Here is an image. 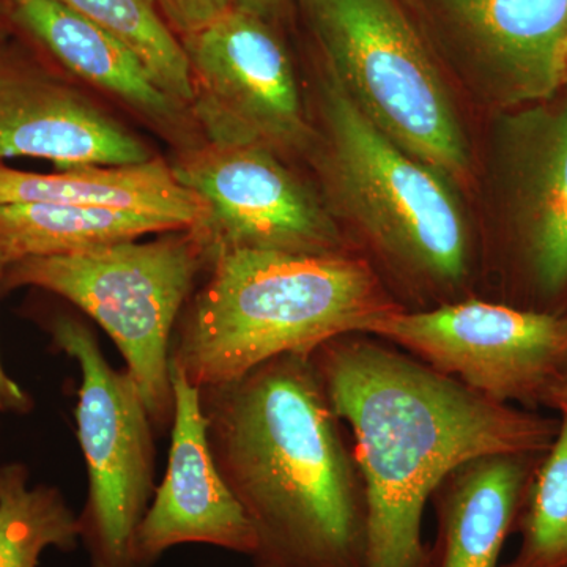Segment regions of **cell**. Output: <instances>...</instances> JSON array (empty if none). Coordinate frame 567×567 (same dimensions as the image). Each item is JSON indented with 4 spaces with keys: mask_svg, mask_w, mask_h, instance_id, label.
<instances>
[{
    "mask_svg": "<svg viewBox=\"0 0 567 567\" xmlns=\"http://www.w3.org/2000/svg\"><path fill=\"white\" fill-rule=\"evenodd\" d=\"M311 358L363 480L364 567H427L440 483L470 458L546 454L558 435L559 417L491 401L377 336H338Z\"/></svg>",
    "mask_w": 567,
    "mask_h": 567,
    "instance_id": "6da1fadb",
    "label": "cell"
},
{
    "mask_svg": "<svg viewBox=\"0 0 567 567\" xmlns=\"http://www.w3.org/2000/svg\"><path fill=\"white\" fill-rule=\"evenodd\" d=\"M200 405L213 458L256 535L252 567H364L363 480L311 354L203 388Z\"/></svg>",
    "mask_w": 567,
    "mask_h": 567,
    "instance_id": "7a4b0ae2",
    "label": "cell"
},
{
    "mask_svg": "<svg viewBox=\"0 0 567 567\" xmlns=\"http://www.w3.org/2000/svg\"><path fill=\"white\" fill-rule=\"evenodd\" d=\"M317 111L309 155L324 204L360 238L394 300L423 311L475 298V235L456 186L383 136L323 71Z\"/></svg>",
    "mask_w": 567,
    "mask_h": 567,
    "instance_id": "3957f363",
    "label": "cell"
},
{
    "mask_svg": "<svg viewBox=\"0 0 567 567\" xmlns=\"http://www.w3.org/2000/svg\"><path fill=\"white\" fill-rule=\"evenodd\" d=\"M175 324L171 364L192 385L218 386L330 339L365 333L402 308L358 252L219 251Z\"/></svg>",
    "mask_w": 567,
    "mask_h": 567,
    "instance_id": "277c9868",
    "label": "cell"
},
{
    "mask_svg": "<svg viewBox=\"0 0 567 567\" xmlns=\"http://www.w3.org/2000/svg\"><path fill=\"white\" fill-rule=\"evenodd\" d=\"M322 71L364 118L454 186L472 151L445 70L401 0H297Z\"/></svg>",
    "mask_w": 567,
    "mask_h": 567,
    "instance_id": "5b68a950",
    "label": "cell"
},
{
    "mask_svg": "<svg viewBox=\"0 0 567 567\" xmlns=\"http://www.w3.org/2000/svg\"><path fill=\"white\" fill-rule=\"evenodd\" d=\"M212 259L210 241L197 226L148 241L21 260L0 271V289L47 290L95 320L121 350L156 431H166L174 421L175 324Z\"/></svg>",
    "mask_w": 567,
    "mask_h": 567,
    "instance_id": "8992f818",
    "label": "cell"
},
{
    "mask_svg": "<svg viewBox=\"0 0 567 567\" xmlns=\"http://www.w3.org/2000/svg\"><path fill=\"white\" fill-rule=\"evenodd\" d=\"M47 328L81 369L76 424L89 488L78 522L89 565L137 567L134 536L156 491L155 425L132 374L111 368L84 320L58 312Z\"/></svg>",
    "mask_w": 567,
    "mask_h": 567,
    "instance_id": "52a82bcc",
    "label": "cell"
},
{
    "mask_svg": "<svg viewBox=\"0 0 567 567\" xmlns=\"http://www.w3.org/2000/svg\"><path fill=\"white\" fill-rule=\"evenodd\" d=\"M421 363L498 404L547 406L567 374V312L481 298L399 311L369 324Z\"/></svg>",
    "mask_w": 567,
    "mask_h": 567,
    "instance_id": "ba28073f",
    "label": "cell"
},
{
    "mask_svg": "<svg viewBox=\"0 0 567 567\" xmlns=\"http://www.w3.org/2000/svg\"><path fill=\"white\" fill-rule=\"evenodd\" d=\"M181 43L204 141L309 155L316 126L286 47L262 14L237 6Z\"/></svg>",
    "mask_w": 567,
    "mask_h": 567,
    "instance_id": "9c48e42d",
    "label": "cell"
},
{
    "mask_svg": "<svg viewBox=\"0 0 567 567\" xmlns=\"http://www.w3.org/2000/svg\"><path fill=\"white\" fill-rule=\"evenodd\" d=\"M503 257L536 311L567 297V82L539 102L499 111L492 155Z\"/></svg>",
    "mask_w": 567,
    "mask_h": 567,
    "instance_id": "30bf717a",
    "label": "cell"
},
{
    "mask_svg": "<svg viewBox=\"0 0 567 567\" xmlns=\"http://www.w3.org/2000/svg\"><path fill=\"white\" fill-rule=\"evenodd\" d=\"M443 70L496 112L565 84L567 0H401Z\"/></svg>",
    "mask_w": 567,
    "mask_h": 567,
    "instance_id": "8fae6325",
    "label": "cell"
},
{
    "mask_svg": "<svg viewBox=\"0 0 567 567\" xmlns=\"http://www.w3.org/2000/svg\"><path fill=\"white\" fill-rule=\"evenodd\" d=\"M171 167L207 204L200 227L213 256L234 249L357 252L322 197L271 148L203 140L183 148Z\"/></svg>",
    "mask_w": 567,
    "mask_h": 567,
    "instance_id": "7c38bea8",
    "label": "cell"
},
{
    "mask_svg": "<svg viewBox=\"0 0 567 567\" xmlns=\"http://www.w3.org/2000/svg\"><path fill=\"white\" fill-rule=\"evenodd\" d=\"M18 156L66 166H128L155 158L147 145L62 80L51 63L0 48V162Z\"/></svg>",
    "mask_w": 567,
    "mask_h": 567,
    "instance_id": "4fadbf2b",
    "label": "cell"
},
{
    "mask_svg": "<svg viewBox=\"0 0 567 567\" xmlns=\"http://www.w3.org/2000/svg\"><path fill=\"white\" fill-rule=\"evenodd\" d=\"M171 383L169 462L134 536L136 565L151 567L164 551L182 544H207L252 558L256 535L213 458L200 390L173 364Z\"/></svg>",
    "mask_w": 567,
    "mask_h": 567,
    "instance_id": "5bb4252c",
    "label": "cell"
},
{
    "mask_svg": "<svg viewBox=\"0 0 567 567\" xmlns=\"http://www.w3.org/2000/svg\"><path fill=\"white\" fill-rule=\"evenodd\" d=\"M11 20L14 32L41 58L117 100L159 132L185 142L197 128L192 110L163 91L137 52L96 22L55 0H11Z\"/></svg>",
    "mask_w": 567,
    "mask_h": 567,
    "instance_id": "9a60e30c",
    "label": "cell"
},
{
    "mask_svg": "<svg viewBox=\"0 0 567 567\" xmlns=\"http://www.w3.org/2000/svg\"><path fill=\"white\" fill-rule=\"evenodd\" d=\"M544 454H488L454 468L432 495L436 518L427 567H498Z\"/></svg>",
    "mask_w": 567,
    "mask_h": 567,
    "instance_id": "2e32d148",
    "label": "cell"
},
{
    "mask_svg": "<svg viewBox=\"0 0 567 567\" xmlns=\"http://www.w3.org/2000/svg\"><path fill=\"white\" fill-rule=\"evenodd\" d=\"M63 204L167 219L181 229L203 226L208 207L175 178L163 159L128 166H66L40 174L0 162V205Z\"/></svg>",
    "mask_w": 567,
    "mask_h": 567,
    "instance_id": "e0dca14e",
    "label": "cell"
},
{
    "mask_svg": "<svg viewBox=\"0 0 567 567\" xmlns=\"http://www.w3.org/2000/svg\"><path fill=\"white\" fill-rule=\"evenodd\" d=\"M142 213L63 204L0 205V271L37 257L66 256L178 230Z\"/></svg>",
    "mask_w": 567,
    "mask_h": 567,
    "instance_id": "ac0fdd59",
    "label": "cell"
},
{
    "mask_svg": "<svg viewBox=\"0 0 567 567\" xmlns=\"http://www.w3.org/2000/svg\"><path fill=\"white\" fill-rule=\"evenodd\" d=\"M80 543V522L59 488L29 486L25 465H0V567H39L47 548Z\"/></svg>",
    "mask_w": 567,
    "mask_h": 567,
    "instance_id": "d6986e66",
    "label": "cell"
},
{
    "mask_svg": "<svg viewBox=\"0 0 567 567\" xmlns=\"http://www.w3.org/2000/svg\"><path fill=\"white\" fill-rule=\"evenodd\" d=\"M76 11L137 52L163 91L192 110L189 63L181 40L164 22L153 0H55Z\"/></svg>",
    "mask_w": 567,
    "mask_h": 567,
    "instance_id": "ffe728a7",
    "label": "cell"
},
{
    "mask_svg": "<svg viewBox=\"0 0 567 567\" xmlns=\"http://www.w3.org/2000/svg\"><path fill=\"white\" fill-rule=\"evenodd\" d=\"M517 529L520 548L503 567H567V416L533 475Z\"/></svg>",
    "mask_w": 567,
    "mask_h": 567,
    "instance_id": "44dd1931",
    "label": "cell"
},
{
    "mask_svg": "<svg viewBox=\"0 0 567 567\" xmlns=\"http://www.w3.org/2000/svg\"><path fill=\"white\" fill-rule=\"evenodd\" d=\"M178 40L207 29L237 7V0H153Z\"/></svg>",
    "mask_w": 567,
    "mask_h": 567,
    "instance_id": "7402d4cb",
    "label": "cell"
},
{
    "mask_svg": "<svg viewBox=\"0 0 567 567\" xmlns=\"http://www.w3.org/2000/svg\"><path fill=\"white\" fill-rule=\"evenodd\" d=\"M32 401L28 393L3 369L0 360V413H28Z\"/></svg>",
    "mask_w": 567,
    "mask_h": 567,
    "instance_id": "603a6c76",
    "label": "cell"
},
{
    "mask_svg": "<svg viewBox=\"0 0 567 567\" xmlns=\"http://www.w3.org/2000/svg\"><path fill=\"white\" fill-rule=\"evenodd\" d=\"M14 32L11 20V0H0V48L7 44L10 33Z\"/></svg>",
    "mask_w": 567,
    "mask_h": 567,
    "instance_id": "cb8c5ba5",
    "label": "cell"
},
{
    "mask_svg": "<svg viewBox=\"0 0 567 567\" xmlns=\"http://www.w3.org/2000/svg\"><path fill=\"white\" fill-rule=\"evenodd\" d=\"M547 409L557 410L559 415L567 416V374L563 377L561 382L548 399Z\"/></svg>",
    "mask_w": 567,
    "mask_h": 567,
    "instance_id": "d4e9b609",
    "label": "cell"
},
{
    "mask_svg": "<svg viewBox=\"0 0 567 567\" xmlns=\"http://www.w3.org/2000/svg\"><path fill=\"white\" fill-rule=\"evenodd\" d=\"M282 2L284 0H237V6L244 7V9L256 11V13L262 14V17H265V13L275 10L276 7Z\"/></svg>",
    "mask_w": 567,
    "mask_h": 567,
    "instance_id": "484cf974",
    "label": "cell"
},
{
    "mask_svg": "<svg viewBox=\"0 0 567 567\" xmlns=\"http://www.w3.org/2000/svg\"><path fill=\"white\" fill-rule=\"evenodd\" d=\"M567 82V40H566V47H565V84Z\"/></svg>",
    "mask_w": 567,
    "mask_h": 567,
    "instance_id": "4316f807",
    "label": "cell"
}]
</instances>
